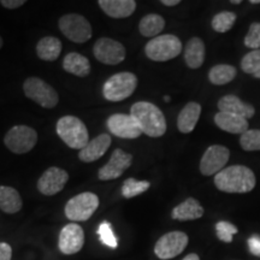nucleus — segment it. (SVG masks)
Masks as SVG:
<instances>
[{
    "label": "nucleus",
    "instance_id": "1",
    "mask_svg": "<svg viewBox=\"0 0 260 260\" xmlns=\"http://www.w3.org/2000/svg\"><path fill=\"white\" fill-rule=\"evenodd\" d=\"M255 175L245 165H233L224 168L214 176V184L225 193H249L255 187Z\"/></svg>",
    "mask_w": 260,
    "mask_h": 260
},
{
    "label": "nucleus",
    "instance_id": "2",
    "mask_svg": "<svg viewBox=\"0 0 260 260\" xmlns=\"http://www.w3.org/2000/svg\"><path fill=\"white\" fill-rule=\"evenodd\" d=\"M130 116L138 123L141 132L151 138H160L167 132V121L158 106L148 102L135 103Z\"/></svg>",
    "mask_w": 260,
    "mask_h": 260
},
{
    "label": "nucleus",
    "instance_id": "3",
    "mask_svg": "<svg viewBox=\"0 0 260 260\" xmlns=\"http://www.w3.org/2000/svg\"><path fill=\"white\" fill-rule=\"evenodd\" d=\"M57 134L70 148L82 149L89 142L84 123L74 116H64L57 123Z\"/></svg>",
    "mask_w": 260,
    "mask_h": 260
},
{
    "label": "nucleus",
    "instance_id": "4",
    "mask_svg": "<svg viewBox=\"0 0 260 260\" xmlns=\"http://www.w3.org/2000/svg\"><path fill=\"white\" fill-rule=\"evenodd\" d=\"M182 42L176 35L165 34L152 39L145 47V53L151 60L168 61L180 56Z\"/></svg>",
    "mask_w": 260,
    "mask_h": 260
},
{
    "label": "nucleus",
    "instance_id": "5",
    "mask_svg": "<svg viewBox=\"0 0 260 260\" xmlns=\"http://www.w3.org/2000/svg\"><path fill=\"white\" fill-rule=\"evenodd\" d=\"M138 77L133 73H119L113 75L103 87V94L109 102H122L135 92Z\"/></svg>",
    "mask_w": 260,
    "mask_h": 260
},
{
    "label": "nucleus",
    "instance_id": "6",
    "mask_svg": "<svg viewBox=\"0 0 260 260\" xmlns=\"http://www.w3.org/2000/svg\"><path fill=\"white\" fill-rule=\"evenodd\" d=\"M99 207V198L94 193L86 191L71 198L65 205V216L74 222L88 220Z\"/></svg>",
    "mask_w": 260,
    "mask_h": 260
},
{
    "label": "nucleus",
    "instance_id": "7",
    "mask_svg": "<svg viewBox=\"0 0 260 260\" xmlns=\"http://www.w3.org/2000/svg\"><path fill=\"white\" fill-rule=\"evenodd\" d=\"M38 133L28 125H15L5 135L4 144L12 153L24 154L35 147Z\"/></svg>",
    "mask_w": 260,
    "mask_h": 260
},
{
    "label": "nucleus",
    "instance_id": "8",
    "mask_svg": "<svg viewBox=\"0 0 260 260\" xmlns=\"http://www.w3.org/2000/svg\"><path fill=\"white\" fill-rule=\"evenodd\" d=\"M23 90L25 96L45 109H52L58 104V94L50 84L39 77H29L24 81Z\"/></svg>",
    "mask_w": 260,
    "mask_h": 260
},
{
    "label": "nucleus",
    "instance_id": "9",
    "mask_svg": "<svg viewBox=\"0 0 260 260\" xmlns=\"http://www.w3.org/2000/svg\"><path fill=\"white\" fill-rule=\"evenodd\" d=\"M59 29L65 37L76 44H83L92 38V25L87 18L77 14L64 15L59 19Z\"/></svg>",
    "mask_w": 260,
    "mask_h": 260
},
{
    "label": "nucleus",
    "instance_id": "10",
    "mask_svg": "<svg viewBox=\"0 0 260 260\" xmlns=\"http://www.w3.org/2000/svg\"><path fill=\"white\" fill-rule=\"evenodd\" d=\"M188 235L182 232H170L162 235L154 246V253L159 259L169 260L180 255L188 245Z\"/></svg>",
    "mask_w": 260,
    "mask_h": 260
},
{
    "label": "nucleus",
    "instance_id": "11",
    "mask_svg": "<svg viewBox=\"0 0 260 260\" xmlns=\"http://www.w3.org/2000/svg\"><path fill=\"white\" fill-rule=\"evenodd\" d=\"M93 53L99 61L107 65H117L125 59V48L121 42L110 38H102L94 45Z\"/></svg>",
    "mask_w": 260,
    "mask_h": 260
},
{
    "label": "nucleus",
    "instance_id": "12",
    "mask_svg": "<svg viewBox=\"0 0 260 260\" xmlns=\"http://www.w3.org/2000/svg\"><path fill=\"white\" fill-rule=\"evenodd\" d=\"M230 158V151L225 146L213 145L205 151L200 160V172L205 176L217 175L222 171Z\"/></svg>",
    "mask_w": 260,
    "mask_h": 260
},
{
    "label": "nucleus",
    "instance_id": "13",
    "mask_svg": "<svg viewBox=\"0 0 260 260\" xmlns=\"http://www.w3.org/2000/svg\"><path fill=\"white\" fill-rule=\"evenodd\" d=\"M133 162V155L126 153L121 148H117L113 151V153L107 161V164L100 169L98 172V177L102 181L116 180V178L121 177L124 171L128 169Z\"/></svg>",
    "mask_w": 260,
    "mask_h": 260
},
{
    "label": "nucleus",
    "instance_id": "14",
    "mask_svg": "<svg viewBox=\"0 0 260 260\" xmlns=\"http://www.w3.org/2000/svg\"><path fill=\"white\" fill-rule=\"evenodd\" d=\"M106 125L113 135L121 139H136L142 134L135 119L124 113H115L110 116Z\"/></svg>",
    "mask_w": 260,
    "mask_h": 260
},
{
    "label": "nucleus",
    "instance_id": "15",
    "mask_svg": "<svg viewBox=\"0 0 260 260\" xmlns=\"http://www.w3.org/2000/svg\"><path fill=\"white\" fill-rule=\"evenodd\" d=\"M68 180H69V175L64 169L52 167L47 169L41 175V177L39 178L38 189L41 194L51 197V195H54L63 190Z\"/></svg>",
    "mask_w": 260,
    "mask_h": 260
},
{
    "label": "nucleus",
    "instance_id": "16",
    "mask_svg": "<svg viewBox=\"0 0 260 260\" xmlns=\"http://www.w3.org/2000/svg\"><path fill=\"white\" fill-rule=\"evenodd\" d=\"M84 243V232L79 224H68L65 225L59 234V246L60 252L65 255H71L79 253L82 249Z\"/></svg>",
    "mask_w": 260,
    "mask_h": 260
},
{
    "label": "nucleus",
    "instance_id": "17",
    "mask_svg": "<svg viewBox=\"0 0 260 260\" xmlns=\"http://www.w3.org/2000/svg\"><path fill=\"white\" fill-rule=\"evenodd\" d=\"M112 139L109 134H100L93 140H89V142L81 149L79 153L80 160L84 162H92L100 159L106 151L111 146Z\"/></svg>",
    "mask_w": 260,
    "mask_h": 260
},
{
    "label": "nucleus",
    "instance_id": "18",
    "mask_svg": "<svg viewBox=\"0 0 260 260\" xmlns=\"http://www.w3.org/2000/svg\"><path fill=\"white\" fill-rule=\"evenodd\" d=\"M218 109L220 112H229L233 115L241 116L246 119L252 118L255 113L254 107L251 104L242 102L239 96L233 95V94L220 98L218 102Z\"/></svg>",
    "mask_w": 260,
    "mask_h": 260
},
{
    "label": "nucleus",
    "instance_id": "19",
    "mask_svg": "<svg viewBox=\"0 0 260 260\" xmlns=\"http://www.w3.org/2000/svg\"><path fill=\"white\" fill-rule=\"evenodd\" d=\"M98 5L112 18L129 17L134 14L136 9V2L134 0H99Z\"/></svg>",
    "mask_w": 260,
    "mask_h": 260
},
{
    "label": "nucleus",
    "instance_id": "20",
    "mask_svg": "<svg viewBox=\"0 0 260 260\" xmlns=\"http://www.w3.org/2000/svg\"><path fill=\"white\" fill-rule=\"evenodd\" d=\"M214 123L220 130L232 134H243L248 130V121L241 116L229 112H218L214 116Z\"/></svg>",
    "mask_w": 260,
    "mask_h": 260
},
{
    "label": "nucleus",
    "instance_id": "21",
    "mask_svg": "<svg viewBox=\"0 0 260 260\" xmlns=\"http://www.w3.org/2000/svg\"><path fill=\"white\" fill-rule=\"evenodd\" d=\"M204 216V207L201 206L199 201L194 198H188L183 203L177 205L171 212L172 219L181 220V222H186V220H194L199 219Z\"/></svg>",
    "mask_w": 260,
    "mask_h": 260
},
{
    "label": "nucleus",
    "instance_id": "22",
    "mask_svg": "<svg viewBox=\"0 0 260 260\" xmlns=\"http://www.w3.org/2000/svg\"><path fill=\"white\" fill-rule=\"evenodd\" d=\"M201 115L200 104L190 102L182 109L177 118V128L183 134H189L195 128Z\"/></svg>",
    "mask_w": 260,
    "mask_h": 260
},
{
    "label": "nucleus",
    "instance_id": "23",
    "mask_svg": "<svg viewBox=\"0 0 260 260\" xmlns=\"http://www.w3.org/2000/svg\"><path fill=\"white\" fill-rule=\"evenodd\" d=\"M63 68L67 73L79 77H86L90 73V63L88 58L77 53V52H71L65 56Z\"/></svg>",
    "mask_w": 260,
    "mask_h": 260
},
{
    "label": "nucleus",
    "instance_id": "24",
    "mask_svg": "<svg viewBox=\"0 0 260 260\" xmlns=\"http://www.w3.org/2000/svg\"><path fill=\"white\" fill-rule=\"evenodd\" d=\"M184 60L190 69H199L205 60V44L200 38H191L184 48Z\"/></svg>",
    "mask_w": 260,
    "mask_h": 260
},
{
    "label": "nucleus",
    "instance_id": "25",
    "mask_svg": "<svg viewBox=\"0 0 260 260\" xmlns=\"http://www.w3.org/2000/svg\"><path fill=\"white\" fill-rule=\"evenodd\" d=\"M23 206L21 195L15 188L0 186V210L5 213H17Z\"/></svg>",
    "mask_w": 260,
    "mask_h": 260
},
{
    "label": "nucleus",
    "instance_id": "26",
    "mask_svg": "<svg viewBox=\"0 0 260 260\" xmlns=\"http://www.w3.org/2000/svg\"><path fill=\"white\" fill-rule=\"evenodd\" d=\"M61 52V42L54 37L42 38L37 45L38 57L42 60L54 61L58 59Z\"/></svg>",
    "mask_w": 260,
    "mask_h": 260
},
{
    "label": "nucleus",
    "instance_id": "27",
    "mask_svg": "<svg viewBox=\"0 0 260 260\" xmlns=\"http://www.w3.org/2000/svg\"><path fill=\"white\" fill-rule=\"evenodd\" d=\"M165 27V21L160 15L149 14L141 18L139 23V30L146 38H157Z\"/></svg>",
    "mask_w": 260,
    "mask_h": 260
},
{
    "label": "nucleus",
    "instance_id": "28",
    "mask_svg": "<svg viewBox=\"0 0 260 260\" xmlns=\"http://www.w3.org/2000/svg\"><path fill=\"white\" fill-rule=\"evenodd\" d=\"M237 71L233 65L228 64H218L214 65L209 73V80L211 83L216 84V86H222L226 84L236 77Z\"/></svg>",
    "mask_w": 260,
    "mask_h": 260
},
{
    "label": "nucleus",
    "instance_id": "29",
    "mask_svg": "<svg viewBox=\"0 0 260 260\" xmlns=\"http://www.w3.org/2000/svg\"><path fill=\"white\" fill-rule=\"evenodd\" d=\"M237 16L235 12L230 11H223L217 14L212 18L211 25H212L213 30L217 32H226L234 27L235 24Z\"/></svg>",
    "mask_w": 260,
    "mask_h": 260
},
{
    "label": "nucleus",
    "instance_id": "30",
    "mask_svg": "<svg viewBox=\"0 0 260 260\" xmlns=\"http://www.w3.org/2000/svg\"><path fill=\"white\" fill-rule=\"evenodd\" d=\"M149 187H151V183L148 181H138L135 178H128L122 186V195L125 199H132V198L145 193L146 190H148Z\"/></svg>",
    "mask_w": 260,
    "mask_h": 260
},
{
    "label": "nucleus",
    "instance_id": "31",
    "mask_svg": "<svg viewBox=\"0 0 260 260\" xmlns=\"http://www.w3.org/2000/svg\"><path fill=\"white\" fill-rule=\"evenodd\" d=\"M240 145L245 151H260V130L248 129L240 138Z\"/></svg>",
    "mask_w": 260,
    "mask_h": 260
},
{
    "label": "nucleus",
    "instance_id": "32",
    "mask_svg": "<svg viewBox=\"0 0 260 260\" xmlns=\"http://www.w3.org/2000/svg\"><path fill=\"white\" fill-rule=\"evenodd\" d=\"M98 235H99V239L102 243L104 245L110 247V248H117L118 246V241H117V237L113 233L112 225L110 224L107 220L103 222L100 224L99 228H98Z\"/></svg>",
    "mask_w": 260,
    "mask_h": 260
},
{
    "label": "nucleus",
    "instance_id": "33",
    "mask_svg": "<svg viewBox=\"0 0 260 260\" xmlns=\"http://www.w3.org/2000/svg\"><path fill=\"white\" fill-rule=\"evenodd\" d=\"M243 73L254 75L260 69V50L251 51L241 60Z\"/></svg>",
    "mask_w": 260,
    "mask_h": 260
},
{
    "label": "nucleus",
    "instance_id": "34",
    "mask_svg": "<svg viewBox=\"0 0 260 260\" xmlns=\"http://www.w3.org/2000/svg\"><path fill=\"white\" fill-rule=\"evenodd\" d=\"M237 232H239V229L234 224L225 222V220H220L216 224L217 237L225 243L233 242V236L237 234Z\"/></svg>",
    "mask_w": 260,
    "mask_h": 260
},
{
    "label": "nucleus",
    "instance_id": "35",
    "mask_svg": "<svg viewBox=\"0 0 260 260\" xmlns=\"http://www.w3.org/2000/svg\"><path fill=\"white\" fill-rule=\"evenodd\" d=\"M245 46L254 50H260V22H254L249 25L248 32L245 38Z\"/></svg>",
    "mask_w": 260,
    "mask_h": 260
},
{
    "label": "nucleus",
    "instance_id": "36",
    "mask_svg": "<svg viewBox=\"0 0 260 260\" xmlns=\"http://www.w3.org/2000/svg\"><path fill=\"white\" fill-rule=\"evenodd\" d=\"M249 252L254 256H260V237L252 236L248 239Z\"/></svg>",
    "mask_w": 260,
    "mask_h": 260
},
{
    "label": "nucleus",
    "instance_id": "37",
    "mask_svg": "<svg viewBox=\"0 0 260 260\" xmlns=\"http://www.w3.org/2000/svg\"><path fill=\"white\" fill-rule=\"evenodd\" d=\"M12 248L9 243L0 242V260H11Z\"/></svg>",
    "mask_w": 260,
    "mask_h": 260
},
{
    "label": "nucleus",
    "instance_id": "38",
    "mask_svg": "<svg viewBox=\"0 0 260 260\" xmlns=\"http://www.w3.org/2000/svg\"><path fill=\"white\" fill-rule=\"evenodd\" d=\"M0 4L4 6L5 9H10V10H14L17 8H21L22 5L25 4L24 0H2Z\"/></svg>",
    "mask_w": 260,
    "mask_h": 260
},
{
    "label": "nucleus",
    "instance_id": "39",
    "mask_svg": "<svg viewBox=\"0 0 260 260\" xmlns=\"http://www.w3.org/2000/svg\"><path fill=\"white\" fill-rule=\"evenodd\" d=\"M180 0H161V4L165 6H175L180 4Z\"/></svg>",
    "mask_w": 260,
    "mask_h": 260
},
{
    "label": "nucleus",
    "instance_id": "40",
    "mask_svg": "<svg viewBox=\"0 0 260 260\" xmlns=\"http://www.w3.org/2000/svg\"><path fill=\"white\" fill-rule=\"evenodd\" d=\"M182 260H200V258H199V255L195 254V253H190V254L184 256V258Z\"/></svg>",
    "mask_w": 260,
    "mask_h": 260
},
{
    "label": "nucleus",
    "instance_id": "41",
    "mask_svg": "<svg viewBox=\"0 0 260 260\" xmlns=\"http://www.w3.org/2000/svg\"><path fill=\"white\" fill-rule=\"evenodd\" d=\"M232 4H241V0H232Z\"/></svg>",
    "mask_w": 260,
    "mask_h": 260
},
{
    "label": "nucleus",
    "instance_id": "42",
    "mask_svg": "<svg viewBox=\"0 0 260 260\" xmlns=\"http://www.w3.org/2000/svg\"><path fill=\"white\" fill-rule=\"evenodd\" d=\"M253 76L256 77V79H260V69H259L258 71H256V73H255L254 75H253Z\"/></svg>",
    "mask_w": 260,
    "mask_h": 260
},
{
    "label": "nucleus",
    "instance_id": "43",
    "mask_svg": "<svg viewBox=\"0 0 260 260\" xmlns=\"http://www.w3.org/2000/svg\"><path fill=\"white\" fill-rule=\"evenodd\" d=\"M251 4H260V0H251Z\"/></svg>",
    "mask_w": 260,
    "mask_h": 260
},
{
    "label": "nucleus",
    "instance_id": "44",
    "mask_svg": "<svg viewBox=\"0 0 260 260\" xmlns=\"http://www.w3.org/2000/svg\"><path fill=\"white\" fill-rule=\"evenodd\" d=\"M164 100H165V102H167V103H169V102H170V96H164Z\"/></svg>",
    "mask_w": 260,
    "mask_h": 260
},
{
    "label": "nucleus",
    "instance_id": "45",
    "mask_svg": "<svg viewBox=\"0 0 260 260\" xmlns=\"http://www.w3.org/2000/svg\"><path fill=\"white\" fill-rule=\"evenodd\" d=\"M3 47V39H2V37H0V48Z\"/></svg>",
    "mask_w": 260,
    "mask_h": 260
}]
</instances>
